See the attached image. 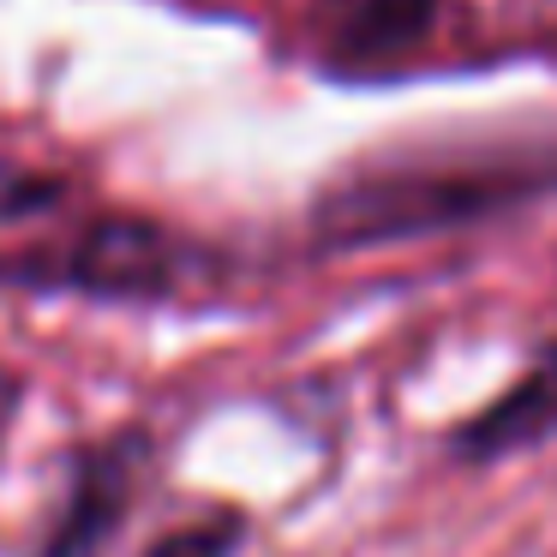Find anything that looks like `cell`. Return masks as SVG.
<instances>
[{
    "label": "cell",
    "mask_w": 557,
    "mask_h": 557,
    "mask_svg": "<svg viewBox=\"0 0 557 557\" xmlns=\"http://www.w3.org/2000/svg\"><path fill=\"white\" fill-rule=\"evenodd\" d=\"M13 420V384H7V377H0V425Z\"/></svg>",
    "instance_id": "cell-6"
},
{
    "label": "cell",
    "mask_w": 557,
    "mask_h": 557,
    "mask_svg": "<svg viewBox=\"0 0 557 557\" xmlns=\"http://www.w3.org/2000/svg\"><path fill=\"white\" fill-rule=\"evenodd\" d=\"M432 25V0H342L336 49L342 54H389L401 42H413Z\"/></svg>",
    "instance_id": "cell-4"
},
{
    "label": "cell",
    "mask_w": 557,
    "mask_h": 557,
    "mask_svg": "<svg viewBox=\"0 0 557 557\" xmlns=\"http://www.w3.org/2000/svg\"><path fill=\"white\" fill-rule=\"evenodd\" d=\"M545 432H557V348L540 354V366L461 432V444L473 456H504V449H521Z\"/></svg>",
    "instance_id": "cell-3"
},
{
    "label": "cell",
    "mask_w": 557,
    "mask_h": 557,
    "mask_svg": "<svg viewBox=\"0 0 557 557\" xmlns=\"http://www.w3.org/2000/svg\"><path fill=\"white\" fill-rule=\"evenodd\" d=\"M533 174H456V169H425V174H377V181H354L324 205V228L336 240H384V234H413L437 228V222L473 216V210L509 205V193H528Z\"/></svg>",
    "instance_id": "cell-1"
},
{
    "label": "cell",
    "mask_w": 557,
    "mask_h": 557,
    "mask_svg": "<svg viewBox=\"0 0 557 557\" xmlns=\"http://www.w3.org/2000/svg\"><path fill=\"white\" fill-rule=\"evenodd\" d=\"M234 540H240V521H198V528H181L169 540H157L145 557H228Z\"/></svg>",
    "instance_id": "cell-5"
},
{
    "label": "cell",
    "mask_w": 557,
    "mask_h": 557,
    "mask_svg": "<svg viewBox=\"0 0 557 557\" xmlns=\"http://www.w3.org/2000/svg\"><path fill=\"white\" fill-rule=\"evenodd\" d=\"M25 282H61L78 294H102V300H157L181 282V246L150 222L109 216L85 228V240L49 270H30Z\"/></svg>",
    "instance_id": "cell-2"
}]
</instances>
